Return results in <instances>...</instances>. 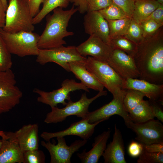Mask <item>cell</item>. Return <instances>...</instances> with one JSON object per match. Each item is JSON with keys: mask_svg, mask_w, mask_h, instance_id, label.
Instances as JSON below:
<instances>
[{"mask_svg": "<svg viewBox=\"0 0 163 163\" xmlns=\"http://www.w3.org/2000/svg\"><path fill=\"white\" fill-rule=\"evenodd\" d=\"M43 0H29L28 2L30 14L34 18L39 12L40 7Z\"/></svg>", "mask_w": 163, "mask_h": 163, "instance_id": "41", "label": "cell"}, {"mask_svg": "<svg viewBox=\"0 0 163 163\" xmlns=\"http://www.w3.org/2000/svg\"><path fill=\"white\" fill-rule=\"evenodd\" d=\"M78 53L85 57L90 56L100 61L106 62L110 57L112 49L107 44L94 35L76 47Z\"/></svg>", "mask_w": 163, "mask_h": 163, "instance_id": "17", "label": "cell"}, {"mask_svg": "<svg viewBox=\"0 0 163 163\" xmlns=\"http://www.w3.org/2000/svg\"><path fill=\"white\" fill-rule=\"evenodd\" d=\"M98 11L107 20H116L128 17L121 8L113 2L109 6Z\"/></svg>", "mask_w": 163, "mask_h": 163, "instance_id": "30", "label": "cell"}, {"mask_svg": "<svg viewBox=\"0 0 163 163\" xmlns=\"http://www.w3.org/2000/svg\"><path fill=\"white\" fill-rule=\"evenodd\" d=\"M36 61L43 65L53 62L59 65L68 72H70L69 63L77 62L85 65L87 58L81 56L75 46H61L50 49H39Z\"/></svg>", "mask_w": 163, "mask_h": 163, "instance_id": "7", "label": "cell"}, {"mask_svg": "<svg viewBox=\"0 0 163 163\" xmlns=\"http://www.w3.org/2000/svg\"><path fill=\"white\" fill-rule=\"evenodd\" d=\"M140 24L142 29L144 38L152 35L163 26V24L159 23L150 19L143 20Z\"/></svg>", "mask_w": 163, "mask_h": 163, "instance_id": "35", "label": "cell"}, {"mask_svg": "<svg viewBox=\"0 0 163 163\" xmlns=\"http://www.w3.org/2000/svg\"><path fill=\"white\" fill-rule=\"evenodd\" d=\"M5 10L6 11L8 6L7 0H1Z\"/></svg>", "mask_w": 163, "mask_h": 163, "instance_id": "44", "label": "cell"}, {"mask_svg": "<svg viewBox=\"0 0 163 163\" xmlns=\"http://www.w3.org/2000/svg\"><path fill=\"white\" fill-rule=\"evenodd\" d=\"M126 93L123 100L126 110L129 113L142 100L145 96L142 92L134 90L125 89Z\"/></svg>", "mask_w": 163, "mask_h": 163, "instance_id": "28", "label": "cell"}, {"mask_svg": "<svg viewBox=\"0 0 163 163\" xmlns=\"http://www.w3.org/2000/svg\"><path fill=\"white\" fill-rule=\"evenodd\" d=\"M85 33L98 37L109 45L110 39L108 21L98 11L88 12L84 17Z\"/></svg>", "mask_w": 163, "mask_h": 163, "instance_id": "16", "label": "cell"}, {"mask_svg": "<svg viewBox=\"0 0 163 163\" xmlns=\"http://www.w3.org/2000/svg\"><path fill=\"white\" fill-rule=\"evenodd\" d=\"M160 4L154 0H134L132 18L140 23L145 20Z\"/></svg>", "mask_w": 163, "mask_h": 163, "instance_id": "23", "label": "cell"}, {"mask_svg": "<svg viewBox=\"0 0 163 163\" xmlns=\"http://www.w3.org/2000/svg\"><path fill=\"white\" fill-rule=\"evenodd\" d=\"M107 94L105 90L99 91L94 97L88 98L85 93L82 94L80 99L76 102L71 100L68 101L65 107L59 108L57 107H51V111L48 113L44 120L45 123L49 124L62 122L68 116L75 115L78 117L85 118L89 112L90 105L98 98Z\"/></svg>", "mask_w": 163, "mask_h": 163, "instance_id": "5", "label": "cell"}, {"mask_svg": "<svg viewBox=\"0 0 163 163\" xmlns=\"http://www.w3.org/2000/svg\"><path fill=\"white\" fill-rule=\"evenodd\" d=\"M24 0V1H26V2H28V1H29V0Z\"/></svg>", "mask_w": 163, "mask_h": 163, "instance_id": "48", "label": "cell"}, {"mask_svg": "<svg viewBox=\"0 0 163 163\" xmlns=\"http://www.w3.org/2000/svg\"><path fill=\"white\" fill-rule=\"evenodd\" d=\"M2 144V140H0V150L1 149Z\"/></svg>", "mask_w": 163, "mask_h": 163, "instance_id": "47", "label": "cell"}, {"mask_svg": "<svg viewBox=\"0 0 163 163\" xmlns=\"http://www.w3.org/2000/svg\"><path fill=\"white\" fill-rule=\"evenodd\" d=\"M136 135L135 139L145 145L163 142V125L154 119L145 122L133 123L130 128Z\"/></svg>", "mask_w": 163, "mask_h": 163, "instance_id": "13", "label": "cell"}, {"mask_svg": "<svg viewBox=\"0 0 163 163\" xmlns=\"http://www.w3.org/2000/svg\"><path fill=\"white\" fill-rule=\"evenodd\" d=\"M106 62L124 80L128 78H139L133 57L121 50L112 49Z\"/></svg>", "mask_w": 163, "mask_h": 163, "instance_id": "12", "label": "cell"}, {"mask_svg": "<svg viewBox=\"0 0 163 163\" xmlns=\"http://www.w3.org/2000/svg\"><path fill=\"white\" fill-rule=\"evenodd\" d=\"M113 2L112 0H82L80 9L83 14L98 11L109 6Z\"/></svg>", "mask_w": 163, "mask_h": 163, "instance_id": "29", "label": "cell"}, {"mask_svg": "<svg viewBox=\"0 0 163 163\" xmlns=\"http://www.w3.org/2000/svg\"><path fill=\"white\" fill-rule=\"evenodd\" d=\"M137 163H163V152H151L143 149L139 156Z\"/></svg>", "mask_w": 163, "mask_h": 163, "instance_id": "34", "label": "cell"}, {"mask_svg": "<svg viewBox=\"0 0 163 163\" xmlns=\"http://www.w3.org/2000/svg\"><path fill=\"white\" fill-rule=\"evenodd\" d=\"M110 133V129L104 131L95 138L92 148L90 150L86 152V150L84 149L82 153L76 154L82 163H97L98 162L106 148Z\"/></svg>", "mask_w": 163, "mask_h": 163, "instance_id": "20", "label": "cell"}, {"mask_svg": "<svg viewBox=\"0 0 163 163\" xmlns=\"http://www.w3.org/2000/svg\"><path fill=\"white\" fill-rule=\"evenodd\" d=\"M141 144L143 149L146 151L151 152H163V142L153 143L149 145Z\"/></svg>", "mask_w": 163, "mask_h": 163, "instance_id": "40", "label": "cell"}, {"mask_svg": "<svg viewBox=\"0 0 163 163\" xmlns=\"http://www.w3.org/2000/svg\"><path fill=\"white\" fill-rule=\"evenodd\" d=\"M12 64L11 54L0 34V70L5 71L11 69Z\"/></svg>", "mask_w": 163, "mask_h": 163, "instance_id": "32", "label": "cell"}, {"mask_svg": "<svg viewBox=\"0 0 163 163\" xmlns=\"http://www.w3.org/2000/svg\"><path fill=\"white\" fill-rule=\"evenodd\" d=\"M82 90L89 92L88 88L81 82L78 83L73 79H66L61 84V87L50 92H46L38 88H35L33 92L38 94V102L48 105L51 107H57L61 104L66 106L68 101L71 99L70 93L76 90Z\"/></svg>", "mask_w": 163, "mask_h": 163, "instance_id": "10", "label": "cell"}, {"mask_svg": "<svg viewBox=\"0 0 163 163\" xmlns=\"http://www.w3.org/2000/svg\"><path fill=\"white\" fill-rule=\"evenodd\" d=\"M124 36L136 44L140 43L144 39L140 24L137 23L132 18L126 34Z\"/></svg>", "mask_w": 163, "mask_h": 163, "instance_id": "31", "label": "cell"}, {"mask_svg": "<svg viewBox=\"0 0 163 163\" xmlns=\"http://www.w3.org/2000/svg\"><path fill=\"white\" fill-rule=\"evenodd\" d=\"M8 139L17 142L23 151L38 149L37 123L24 125L17 131L5 132Z\"/></svg>", "mask_w": 163, "mask_h": 163, "instance_id": "15", "label": "cell"}, {"mask_svg": "<svg viewBox=\"0 0 163 163\" xmlns=\"http://www.w3.org/2000/svg\"><path fill=\"white\" fill-rule=\"evenodd\" d=\"M131 18L126 17L116 20H107L109 30V37L124 36L127 31Z\"/></svg>", "mask_w": 163, "mask_h": 163, "instance_id": "27", "label": "cell"}, {"mask_svg": "<svg viewBox=\"0 0 163 163\" xmlns=\"http://www.w3.org/2000/svg\"><path fill=\"white\" fill-rule=\"evenodd\" d=\"M70 0H43V7L33 18V24L40 23L50 12L56 8H66Z\"/></svg>", "mask_w": 163, "mask_h": 163, "instance_id": "25", "label": "cell"}, {"mask_svg": "<svg viewBox=\"0 0 163 163\" xmlns=\"http://www.w3.org/2000/svg\"><path fill=\"white\" fill-rule=\"evenodd\" d=\"M45 155L43 152L38 149L24 152L23 163H44Z\"/></svg>", "mask_w": 163, "mask_h": 163, "instance_id": "33", "label": "cell"}, {"mask_svg": "<svg viewBox=\"0 0 163 163\" xmlns=\"http://www.w3.org/2000/svg\"><path fill=\"white\" fill-rule=\"evenodd\" d=\"M143 149L141 143L132 141L128 146V152L130 156L136 158L139 157Z\"/></svg>", "mask_w": 163, "mask_h": 163, "instance_id": "37", "label": "cell"}, {"mask_svg": "<svg viewBox=\"0 0 163 163\" xmlns=\"http://www.w3.org/2000/svg\"><path fill=\"white\" fill-rule=\"evenodd\" d=\"M0 34L11 54L22 57L36 56L39 53L37 43L40 35L33 32L10 33L0 28Z\"/></svg>", "mask_w": 163, "mask_h": 163, "instance_id": "4", "label": "cell"}, {"mask_svg": "<svg viewBox=\"0 0 163 163\" xmlns=\"http://www.w3.org/2000/svg\"><path fill=\"white\" fill-rule=\"evenodd\" d=\"M150 19L159 23L163 24V4H161L145 20Z\"/></svg>", "mask_w": 163, "mask_h": 163, "instance_id": "39", "label": "cell"}, {"mask_svg": "<svg viewBox=\"0 0 163 163\" xmlns=\"http://www.w3.org/2000/svg\"><path fill=\"white\" fill-rule=\"evenodd\" d=\"M134 123H140L154 119L149 101L143 100L129 113Z\"/></svg>", "mask_w": 163, "mask_h": 163, "instance_id": "24", "label": "cell"}, {"mask_svg": "<svg viewBox=\"0 0 163 163\" xmlns=\"http://www.w3.org/2000/svg\"><path fill=\"white\" fill-rule=\"evenodd\" d=\"M113 2L121 8L127 16L132 18L134 8V0H112Z\"/></svg>", "mask_w": 163, "mask_h": 163, "instance_id": "36", "label": "cell"}, {"mask_svg": "<svg viewBox=\"0 0 163 163\" xmlns=\"http://www.w3.org/2000/svg\"><path fill=\"white\" fill-rule=\"evenodd\" d=\"M5 11L1 0H0V28H2L5 24Z\"/></svg>", "mask_w": 163, "mask_h": 163, "instance_id": "42", "label": "cell"}, {"mask_svg": "<svg viewBox=\"0 0 163 163\" xmlns=\"http://www.w3.org/2000/svg\"><path fill=\"white\" fill-rule=\"evenodd\" d=\"M163 26L137 44L133 57L139 79L159 85L163 84Z\"/></svg>", "mask_w": 163, "mask_h": 163, "instance_id": "1", "label": "cell"}, {"mask_svg": "<svg viewBox=\"0 0 163 163\" xmlns=\"http://www.w3.org/2000/svg\"><path fill=\"white\" fill-rule=\"evenodd\" d=\"M57 144L51 142L50 141H42V146L46 148L50 156V163H70L72 155L84 146L87 140L78 139L68 146L64 137H57Z\"/></svg>", "mask_w": 163, "mask_h": 163, "instance_id": "11", "label": "cell"}, {"mask_svg": "<svg viewBox=\"0 0 163 163\" xmlns=\"http://www.w3.org/2000/svg\"><path fill=\"white\" fill-rule=\"evenodd\" d=\"M109 46L112 49H120L133 57L136 53L137 47L136 44L124 36L112 38L110 40Z\"/></svg>", "mask_w": 163, "mask_h": 163, "instance_id": "26", "label": "cell"}, {"mask_svg": "<svg viewBox=\"0 0 163 163\" xmlns=\"http://www.w3.org/2000/svg\"><path fill=\"white\" fill-rule=\"evenodd\" d=\"M0 136L2 138V139H8L5 132L3 131L0 130Z\"/></svg>", "mask_w": 163, "mask_h": 163, "instance_id": "43", "label": "cell"}, {"mask_svg": "<svg viewBox=\"0 0 163 163\" xmlns=\"http://www.w3.org/2000/svg\"><path fill=\"white\" fill-rule=\"evenodd\" d=\"M123 89L140 91L150 101L159 102L163 105V84H155L139 79L128 78L124 80Z\"/></svg>", "mask_w": 163, "mask_h": 163, "instance_id": "18", "label": "cell"}, {"mask_svg": "<svg viewBox=\"0 0 163 163\" xmlns=\"http://www.w3.org/2000/svg\"><path fill=\"white\" fill-rule=\"evenodd\" d=\"M22 96L12 71L0 70V115L18 105Z\"/></svg>", "mask_w": 163, "mask_h": 163, "instance_id": "8", "label": "cell"}, {"mask_svg": "<svg viewBox=\"0 0 163 163\" xmlns=\"http://www.w3.org/2000/svg\"><path fill=\"white\" fill-rule=\"evenodd\" d=\"M0 150V163H23L24 152L16 142L2 139Z\"/></svg>", "mask_w": 163, "mask_h": 163, "instance_id": "22", "label": "cell"}, {"mask_svg": "<svg viewBox=\"0 0 163 163\" xmlns=\"http://www.w3.org/2000/svg\"><path fill=\"white\" fill-rule=\"evenodd\" d=\"M5 24L2 28L5 31L15 33L33 32L34 27L28 2L23 0H8Z\"/></svg>", "mask_w": 163, "mask_h": 163, "instance_id": "3", "label": "cell"}, {"mask_svg": "<svg viewBox=\"0 0 163 163\" xmlns=\"http://www.w3.org/2000/svg\"><path fill=\"white\" fill-rule=\"evenodd\" d=\"M70 72L81 83L88 89L101 91L103 90L104 86L86 69L85 65L77 62L69 63Z\"/></svg>", "mask_w": 163, "mask_h": 163, "instance_id": "21", "label": "cell"}, {"mask_svg": "<svg viewBox=\"0 0 163 163\" xmlns=\"http://www.w3.org/2000/svg\"><path fill=\"white\" fill-rule=\"evenodd\" d=\"M81 0H70V2L72 3L73 5L76 6L80 2Z\"/></svg>", "mask_w": 163, "mask_h": 163, "instance_id": "45", "label": "cell"}, {"mask_svg": "<svg viewBox=\"0 0 163 163\" xmlns=\"http://www.w3.org/2000/svg\"><path fill=\"white\" fill-rule=\"evenodd\" d=\"M53 13L46 17L45 27L37 43L39 49H50L63 46L66 44L64 38L73 36V32L68 31L67 27L70 19L77 11L73 5L68 10L57 8Z\"/></svg>", "mask_w": 163, "mask_h": 163, "instance_id": "2", "label": "cell"}, {"mask_svg": "<svg viewBox=\"0 0 163 163\" xmlns=\"http://www.w3.org/2000/svg\"><path fill=\"white\" fill-rule=\"evenodd\" d=\"M154 117L163 123V111L159 103L154 101H149Z\"/></svg>", "mask_w": 163, "mask_h": 163, "instance_id": "38", "label": "cell"}, {"mask_svg": "<svg viewBox=\"0 0 163 163\" xmlns=\"http://www.w3.org/2000/svg\"><path fill=\"white\" fill-rule=\"evenodd\" d=\"M123 140L121 132L114 125L113 139L107 145L102 155L104 163H126Z\"/></svg>", "mask_w": 163, "mask_h": 163, "instance_id": "19", "label": "cell"}, {"mask_svg": "<svg viewBox=\"0 0 163 163\" xmlns=\"http://www.w3.org/2000/svg\"><path fill=\"white\" fill-rule=\"evenodd\" d=\"M104 121L105 120H102L91 123L87 119H82L71 124L65 129L55 132H43L40 136L46 141H50L53 138L70 135L78 136L83 139L87 140L93 134L95 126Z\"/></svg>", "mask_w": 163, "mask_h": 163, "instance_id": "14", "label": "cell"}, {"mask_svg": "<svg viewBox=\"0 0 163 163\" xmlns=\"http://www.w3.org/2000/svg\"><path fill=\"white\" fill-rule=\"evenodd\" d=\"M85 66L113 96L117 95L123 89L125 80L106 62L89 56L87 58Z\"/></svg>", "mask_w": 163, "mask_h": 163, "instance_id": "6", "label": "cell"}, {"mask_svg": "<svg viewBox=\"0 0 163 163\" xmlns=\"http://www.w3.org/2000/svg\"><path fill=\"white\" fill-rule=\"evenodd\" d=\"M154 0L157 2H158L160 4H163V0Z\"/></svg>", "mask_w": 163, "mask_h": 163, "instance_id": "46", "label": "cell"}, {"mask_svg": "<svg viewBox=\"0 0 163 163\" xmlns=\"http://www.w3.org/2000/svg\"><path fill=\"white\" fill-rule=\"evenodd\" d=\"M126 93L125 89L122 90L117 95L113 96L110 102L94 111L89 112L85 118L87 119L89 123H92L102 120H106L112 116L117 115L123 119L125 124L130 129L133 122L123 105V100Z\"/></svg>", "mask_w": 163, "mask_h": 163, "instance_id": "9", "label": "cell"}]
</instances>
